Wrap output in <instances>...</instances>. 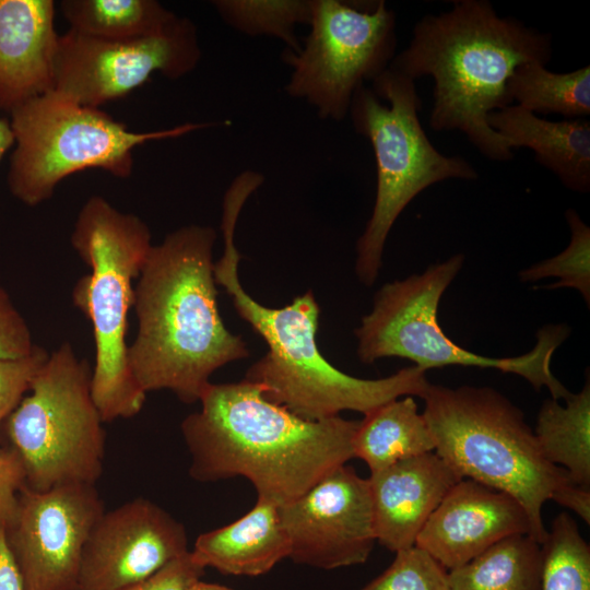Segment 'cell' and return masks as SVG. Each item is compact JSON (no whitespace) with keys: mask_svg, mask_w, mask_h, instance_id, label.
Returning a JSON list of instances; mask_svg holds the SVG:
<instances>
[{"mask_svg":"<svg viewBox=\"0 0 590 590\" xmlns=\"http://www.w3.org/2000/svg\"><path fill=\"white\" fill-rule=\"evenodd\" d=\"M199 402L201 409L180 424L197 482L243 476L259 499L281 507L354 458L359 421L302 418L246 379L211 382Z\"/></svg>","mask_w":590,"mask_h":590,"instance_id":"1","label":"cell"},{"mask_svg":"<svg viewBox=\"0 0 590 590\" xmlns=\"http://www.w3.org/2000/svg\"><path fill=\"white\" fill-rule=\"evenodd\" d=\"M210 226L186 225L151 247L134 286L138 332L128 346L131 373L145 392L169 390L200 400L211 375L249 356L217 306Z\"/></svg>","mask_w":590,"mask_h":590,"instance_id":"2","label":"cell"},{"mask_svg":"<svg viewBox=\"0 0 590 590\" xmlns=\"http://www.w3.org/2000/svg\"><path fill=\"white\" fill-rule=\"evenodd\" d=\"M551 59L550 33L499 16L489 1L459 0L448 11L424 15L389 68L414 81L433 78V130H458L485 157L507 162L512 149L487 117L512 105L506 86L517 66Z\"/></svg>","mask_w":590,"mask_h":590,"instance_id":"3","label":"cell"},{"mask_svg":"<svg viewBox=\"0 0 590 590\" xmlns=\"http://www.w3.org/2000/svg\"><path fill=\"white\" fill-rule=\"evenodd\" d=\"M252 193V186L243 179L233 180L227 188L221 222L224 249L214 262L216 284L224 287L237 314L268 345L267 354L248 368L244 379L259 385L267 400L308 421L338 416L346 410L365 415L400 397L423 398L430 384L426 371L415 365L385 378L362 379L328 362L316 341L320 308L311 291L284 307L271 308L244 290L235 228Z\"/></svg>","mask_w":590,"mask_h":590,"instance_id":"4","label":"cell"},{"mask_svg":"<svg viewBox=\"0 0 590 590\" xmlns=\"http://www.w3.org/2000/svg\"><path fill=\"white\" fill-rule=\"evenodd\" d=\"M70 241L91 268L74 284L72 302L93 329V401L104 423L133 417L142 410L146 393L131 373L126 338L133 281L152 247L150 228L135 214L92 196L78 214Z\"/></svg>","mask_w":590,"mask_h":590,"instance_id":"5","label":"cell"},{"mask_svg":"<svg viewBox=\"0 0 590 590\" xmlns=\"http://www.w3.org/2000/svg\"><path fill=\"white\" fill-rule=\"evenodd\" d=\"M422 399L435 452L462 479L514 497L528 515L530 536L542 545L543 505L573 481L545 459L523 413L488 387L430 384Z\"/></svg>","mask_w":590,"mask_h":590,"instance_id":"6","label":"cell"},{"mask_svg":"<svg viewBox=\"0 0 590 590\" xmlns=\"http://www.w3.org/2000/svg\"><path fill=\"white\" fill-rule=\"evenodd\" d=\"M422 101L415 81L388 68L353 95L349 115L373 148L377 189L371 215L356 244L355 271L365 286L378 278L387 237L405 206L427 187L447 180H475L461 156L440 153L418 119Z\"/></svg>","mask_w":590,"mask_h":590,"instance_id":"7","label":"cell"},{"mask_svg":"<svg viewBox=\"0 0 590 590\" xmlns=\"http://www.w3.org/2000/svg\"><path fill=\"white\" fill-rule=\"evenodd\" d=\"M463 262L464 256L457 253L421 274L381 286L373 309L354 331L359 361L371 364L384 357H401L425 371L450 365L494 368L524 378L535 390L546 387L553 399H567L571 392L551 370L554 352L569 335L567 326L547 324L539 329L530 352L499 358L472 353L444 333L437 318L439 300Z\"/></svg>","mask_w":590,"mask_h":590,"instance_id":"8","label":"cell"},{"mask_svg":"<svg viewBox=\"0 0 590 590\" xmlns=\"http://www.w3.org/2000/svg\"><path fill=\"white\" fill-rule=\"evenodd\" d=\"M15 148L8 187L14 198L36 206L72 174L97 168L117 178L133 170V150L149 141L182 137L215 123L187 122L134 132L99 108L78 104L52 90L10 114Z\"/></svg>","mask_w":590,"mask_h":590,"instance_id":"9","label":"cell"},{"mask_svg":"<svg viewBox=\"0 0 590 590\" xmlns=\"http://www.w3.org/2000/svg\"><path fill=\"white\" fill-rule=\"evenodd\" d=\"M91 376L87 359L63 342L49 353L30 394L2 423L31 489L95 485L101 477L106 434L91 394Z\"/></svg>","mask_w":590,"mask_h":590,"instance_id":"10","label":"cell"},{"mask_svg":"<svg viewBox=\"0 0 590 590\" xmlns=\"http://www.w3.org/2000/svg\"><path fill=\"white\" fill-rule=\"evenodd\" d=\"M308 26L300 49L282 55L291 68L285 92L311 105L319 118L342 121L356 90L396 56V13L385 1L311 0Z\"/></svg>","mask_w":590,"mask_h":590,"instance_id":"11","label":"cell"},{"mask_svg":"<svg viewBox=\"0 0 590 590\" xmlns=\"http://www.w3.org/2000/svg\"><path fill=\"white\" fill-rule=\"evenodd\" d=\"M200 59L198 31L188 17L178 16L161 33L125 40L69 30L58 38L54 90L80 105L99 108L128 95L155 73L182 78Z\"/></svg>","mask_w":590,"mask_h":590,"instance_id":"12","label":"cell"},{"mask_svg":"<svg viewBox=\"0 0 590 590\" xmlns=\"http://www.w3.org/2000/svg\"><path fill=\"white\" fill-rule=\"evenodd\" d=\"M104 512L95 485L63 484L40 492L25 485L3 528L24 590H79L83 551Z\"/></svg>","mask_w":590,"mask_h":590,"instance_id":"13","label":"cell"},{"mask_svg":"<svg viewBox=\"0 0 590 590\" xmlns=\"http://www.w3.org/2000/svg\"><path fill=\"white\" fill-rule=\"evenodd\" d=\"M293 562L320 569L365 563L376 542L368 479L346 463L279 507Z\"/></svg>","mask_w":590,"mask_h":590,"instance_id":"14","label":"cell"},{"mask_svg":"<svg viewBox=\"0 0 590 590\" xmlns=\"http://www.w3.org/2000/svg\"><path fill=\"white\" fill-rule=\"evenodd\" d=\"M189 552L181 522L137 497L105 511L85 544L79 590H125Z\"/></svg>","mask_w":590,"mask_h":590,"instance_id":"15","label":"cell"},{"mask_svg":"<svg viewBox=\"0 0 590 590\" xmlns=\"http://www.w3.org/2000/svg\"><path fill=\"white\" fill-rule=\"evenodd\" d=\"M530 532L528 515L514 497L461 479L430 515L415 546L451 570L504 538Z\"/></svg>","mask_w":590,"mask_h":590,"instance_id":"16","label":"cell"},{"mask_svg":"<svg viewBox=\"0 0 590 590\" xmlns=\"http://www.w3.org/2000/svg\"><path fill=\"white\" fill-rule=\"evenodd\" d=\"M461 479L433 451L370 472L376 541L394 553L414 546L430 515Z\"/></svg>","mask_w":590,"mask_h":590,"instance_id":"17","label":"cell"},{"mask_svg":"<svg viewBox=\"0 0 590 590\" xmlns=\"http://www.w3.org/2000/svg\"><path fill=\"white\" fill-rule=\"evenodd\" d=\"M55 9L52 0H0V111L54 90Z\"/></svg>","mask_w":590,"mask_h":590,"instance_id":"18","label":"cell"},{"mask_svg":"<svg viewBox=\"0 0 590 590\" xmlns=\"http://www.w3.org/2000/svg\"><path fill=\"white\" fill-rule=\"evenodd\" d=\"M488 126L510 148H528L535 161L569 190H590V121L587 118L551 121L517 105L493 111Z\"/></svg>","mask_w":590,"mask_h":590,"instance_id":"19","label":"cell"},{"mask_svg":"<svg viewBox=\"0 0 590 590\" xmlns=\"http://www.w3.org/2000/svg\"><path fill=\"white\" fill-rule=\"evenodd\" d=\"M190 554L202 568L225 575L256 577L290 556V542L279 507L257 498L253 508L238 520L200 534Z\"/></svg>","mask_w":590,"mask_h":590,"instance_id":"20","label":"cell"},{"mask_svg":"<svg viewBox=\"0 0 590 590\" xmlns=\"http://www.w3.org/2000/svg\"><path fill=\"white\" fill-rule=\"evenodd\" d=\"M435 450L432 432L411 396L379 405L359 421L353 437L354 457L370 472Z\"/></svg>","mask_w":590,"mask_h":590,"instance_id":"21","label":"cell"},{"mask_svg":"<svg viewBox=\"0 0 590 590\" xmlns=\"http://www.w3.org/2000/svg\"><path fill=\"white\" fill-rule=\"evenodd\" d=\"M534 435L545 459L567 471L571 481L590 488V382L565 399H546Z\"/></svg>","mask_w":590,"mask_h":590,"instance_id":"22","label":"cell"},{"mask_svg":"<svg viewBox=\"0 0 590 590\" xmlns=\"http://www.w3.org/2000/svg\"><path fill=\"white\" fill-rule=\"evenodd\" d=\"M529 534L494 543L470 562L449 570L451 590H541L542 550Z\"/></svg>","mask_w":590,"mask_h":590,"instance_id":"23","label":"cell"},{"mask_svg":"<svg viewBox=\"0 0 590 590\" xmlns=\"http://www.w3.org/2000/svg\"><path fill=\"white\" fill-rule=\"evenodd\" d=\"M60 10L71 31L108 40L154 35L178 17L156 0H62Z\"/></svg>","mask_w":590,"mask_h":590,"instance_id":"24","label":"cell"},{"mask_svg":"<svg viewBox=\"0 0 590 590\" xmlns=\"http://www.w3.org/2000/svg\"><path fill=\"white\" fill-rule=\"evenodd\" d=\"M506 93L511 104L533 114L586 118L590 115V67L557 73L540 62H523L512 71Z\"/></svg>","mask_w":590,"mask_h":590,"instance_id":"25","label":"cell"},{"mask_svg":"<svg viewBox=\"0 0 590 590\" xmlns=\"http://www.w3.org/2000/svg\"><path fill=\"white\" fill-rule=\"evenodd\" d=\"M217 14L232 28L249 36L281 39L285 49L297 52L302 42L298 25H308L311 0H215Z\"/></svg>","mask_w":590,"mask_h":590,"instance_id":"26","label":"cell"},{"mask_svg":"<svg viewBox=\"0 0 590 590\" xmlns=\"http://www.w3.org/2000/svg\"><path fill=\"white\" fill-rule=\"evenodd\" d=\"M541 550V590H590V547L569 515L553 520Z\"/></svg>","mask_w":590,"mask_h":590,"instance_id":"27","label":"cell"},{"mask_svg":"<svg viewBox=\"0 0 590 590\" xmlns=\"http://www.w3.org/2000/svg\"><path fill=\"white\" fill-rule=\"evenodd\" d=\"M565 217L571 235L569 245L558 255L521 270L519 279L522 282H535L546 278H557L558 282L545 287L577 290L589 307L590 228L574 209H568Z\"/></svg>","mask_w":590,"mask_h":590,"instance_id":"28","label":"cell"},{"mask_svg":"<svg viewBox=\"0 0 590 590\" xmlns=\"http://www.w3.org/2000/svg\"><path fill=\"white\" fill-rule=\"evenodd\" d=\"M361 590H451L447 570L417 546L396 552L391 565Z\"/></svg>","mask_w":590,"mask_h":590,"instance_id":"29","label":"cell"},{"mask_svg":"<svg viewBox=\"0 0 590 590\" xmlns=\"http://www.w3.org/2000/svg\"><path fill=\"white\" fill-rule=\"evenodd\" d=\"M49 357L42 346L35 345L24 356L0 358V426L16 409L40 368Z\"/></svg>","mask_w":590,"mask_h":590,"instance_id":"30","label":"cell"},{"mask_svg":"<svg viewBox=\"0 0 590 590\" xmlns=\"http://www.w3.org/2000/svg\"><path fill=\"white\" fill-rule=\"evenodd\" d=\"M35 345L25 318L0 284V358L24 356Z\"/></svg>","mask_w":590,"mask_h":590,"instance_id":"31","label":"cell"},{"mask_svg":"<svg viewBox=\"0 0 590 590\" xmlns=\"http://www.w3.org/2000/svg\"><path fill=\"white\" fill-rule=\"evenodd\" d=\"M26 485L25 471L19 455L9 446H0V526L12 520L19 494Z\"/></svg>","mask_w":590,"mask_h":590,"instance_id":"32","label":"cell"},{"mask_svg":"<svg viewBox=\"0 0 590 590\" xmlns=\"http://www.w3.org/2000/svg\"><path fill=\"white\" fill-rule=\"evenodd\" d=\"M203 573L204 568L193 560L189 550L153 576L125 590H187Z\"/></svg>","mask_w":590,"mask_h":590,"instance_id":"33","label":"cell"},{"mask_svg":"<svg viewBox=\"0 0 590 590\" xmlns=\"http://www.w3.org/2000/svg\"><path fill=\"white\" fill-rule=\"evenodd\" d=\"M552 499L576 512L587 523L590 522V488L569 482Z\"/></svg>","mask_w":590,"mask_h":590,"instance_id":"34","label":"cell"},{"mask_svg":"<svg viewBox=\"0 0 590 590\" xmlns=\"http://www.w3.org/2000/svg\"><path fill=\"white\" fill-rule=\"evenodd\" d=\"M0 590H24L20 573L5 542L0 526Z\"/></svg>","mask_w":590,"mask_h":590,"instance_id":"35","label":"cell"},{"mask_svg":"<svg viewBox=\"0 0 590 590\" xmlns=\"http://www.w3.org/2000/svg\"><path fill=\"white\" fill-rule=\"evenodd\" d=\"M14 143L15 138L10 119L0 118V161Z\"/></svg>","mask_w":590,"mask_h":590,"instance_id":"36","label":"cell"},{"mask_svg":"<svg viewBox=\"0 0 590 590\" xmlns=\"http://www.w3.org/2000/svg\"><path fill=\"white\" fill-rule=\"evenodd\" d=\"M187 590H233L226 586L219 585V583H212V582H205L201 579H198L193 581Z\"/></svg>","mask_w":590,"mask_h":590,"instance_id":"37","label":"cell"}]
</instances>
